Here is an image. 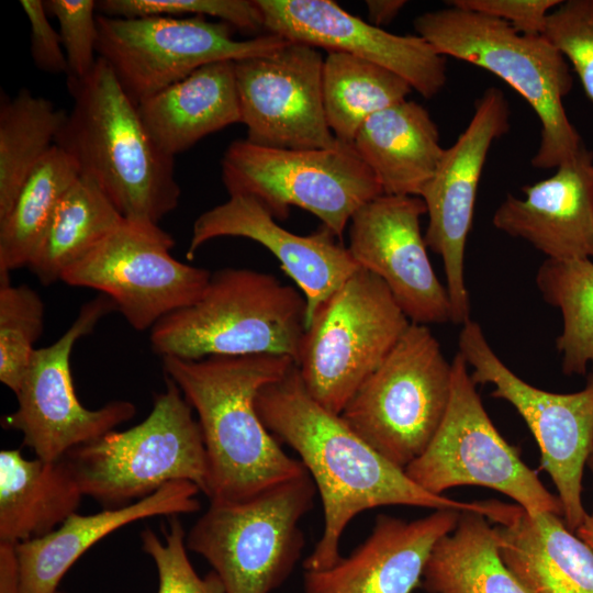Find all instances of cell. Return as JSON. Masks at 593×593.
Instances as JSON below:
<instances>
[{"label": "cell", "instance_id": "cell-1", "mask_svg": "<svg viewBox=\"0 0 593 593\" xmlns=\"http://www.w3.org/2000/svg\"><path fill=\"white\" fill-rule=\"evenodd\" d=\"M256 409L268 430L289 445L315 483L324 528L304 570H322L342 557L343 533L359 513L388 505L475 512L493 521L495 500L462 502L433 494L384 458L343 419L317 403L294 365L281 379L265 385Z\"/></svg>", "mask_w": 593, "mask_h": 593}, {"label": "cell", "instance_id": "cell-2", "mask_svg": "<svg viewBox=\"0 0 593 593\" xmlns=\"http://www.w3.org/2000/svg\"><path fill=\"white\" fill-rule=\"evenodd\" d=\"M172 380L197 412L208 459L210 502L247 500L303 473L256 409L258 392L294 365L282 355L210 356L199 360L161 357Z\"/></svg>", "mask_w": 593, "mask_h": 593}, {"label": "cell", "instance_id": "cell-3", "mask_svg": "<svg viewBox=\"0 0 593 593\" xmlns=\"http://www.w3.org/2000/svg\"><path fill=\"white\" fill-rule=\"evenodd\" d=\"M67 87L72 107L55 145L125 220L158 224L177 208L181 194L175 157L155 143L137 105L102 58L88 77L67 81Z\"/></svg>", "mask_w": 593, "mask_h": 593}, {"label": "cell", "instance_id": "cell-4", "mask_svg": "<svg viewBox=\"0 0 593 593\" xmlns=\"http://www.w3.org/2000/svg\"><path fill=\"white\" fill-rule=\"evenodd\" d=\"M302 292L276 276L248 268L211 273L201 296L150 331L160 357L282 355L296 362L305 332Z\"/></svg>", "mask_w": 593, "mask_h": 593}, {"label": "cell", "instance_id": "cell-5", "mask_svg": "<svg viewBox=\"0 0 593 593\" xmlns=\"http://www.w3.org/2000/svg\"><path fill=\"white\" fill-rule=\"evenodd\" d=\"M413 24L437 53L490 71L529 103L541 126L534 167L557 168L585 146L563 105L573 85L569 63L544 35L450 5L419 14Z\"/></svg>", "mask_w": 593, "mask_h": 593}, {"label": "cell", "instance_id": "cell-6", "mask_svg": "<svg viewBox=\"0 0 593 593\" xmlns=\"http://www.w3.org/2000/svg\"><path fill=\"white\" fill-rule=\"evenodd\" d=\"M154 395L148 416L125 430H111L64 458L86 496L105 508L125 506L170 482L194 483L208 494V459L193 409L178 385Z\"/></svg>", "mask_w": 593, "mask_h": 593}, {"label": "cell", "instance_id": "cell-7", "mask_svg": "<svg viewBox=\"0 0 593 593\" xmlns=\"http://www.w3.org/2000/svg\"><path fill=\"white\" fill-rule=\"evenodd\" d=\"M317 493L307 471L243 501L210 502L186 536L221 580L224 593H271L301 557L300 521Z\"/></svg>", "mask_w": 593, "mask_h": 593}, {"label": "cell", "instance_id": "cell-8", "mask_svg": "<svg viewBox=\"0 0 593 593\" xmlns=\"http://www.w3.org/2000/svg\"><path fill=\"white\" fill-rule=\"evenodd\" d=\"M452 366L427 325L411 323L340 416L366 443L405 469L427 448L446 414Z\"/></svg>", "mask_w": 593, "mask_h": 593}, {"label": "cell", "instance_id": "cell-9", "mask_svg": "<svg viewBox=\"0 0 593 593\" xmlns=\"http://www.w3.org/2000/svg\"><path fill=\"white\" fill-rule=\"evenodd\" d=\"M410 324L385 283L359 268L305 328L295 366L309 394L340 414Z\"/></svg>", "mask_w": 593, "mask_h": 593}, {"label": "cell", "instance_id": "cell-10", "mask_svg": "<svg viewBox=\"0 0 593 593\" xmlns=\"http://www.w3.org/2000/svg\"><path fill=\"white\" fill-rule=\"evenodd\" d=\"M221 167L230 195L256 198L276 220H286L291 206L306 210L339 240L354 213L383 193L354 146L344 143L283 149L238 139L224 152Z\"/></svg>", "mask_w": 593, "mask_h": 593}, {"label": "cell", "instance_id": "cell-11", "mask_svg": "<svg viewBox=\"0 0 593 593\" xmlns=\"http://www.w3.org/2000/svg\"><path fill=\"white\" fill-rule=\"evenodd\" d=\"M451 366V393L444 419L424 452L404 469L406 474L433 494L443 495L461 485L484 486L503 493L528 513L562 516L558 496L494 426L459 353Z\"/></svg>", "mask_w": 593, "mask_h": 593}, {"label": "cell", "instance_id": "cell-12", "mask_svg": "<svg viewBox=\"0 0 593 593\" xmlns=\"http://www.w3.org/2000/svg\"><path fill=\"white\" fill-rule=\"evenodd\" d=\"M458 347L472 368L473 382L492 384L491 395L508 402L527 424L540 450V466L558 492L562 518L575 533L589 516L582 502V480L593 443V370L577 392L536 388L500 359L471 318L462 325Z\"/></svg>", "mask_w": 593, "mask_h": 593}, {"label": "cell", "instance_id": "cell-13", "mask_svg": "<svg viewBox=\"0 0 593 593\" xmlns=\"http://www.w3.org/2000/svg\"><path fill=\"white\" fill-rule=\"evenodd\" d=\"M98 57L137 105L200 67L275 52L288 40L266 34L235 40L233 26L204 16L112 18L98 14Z\"/></svg>", "mask_w": 593, "mask_h": 593}, {"label": "cell", "instance_id": "cell-14", "mask_svg": "<svg viewBox=\"0 0 593 593\" xmlns=\"http://www.w3.org/2000/svg\"><path fill=\"white\" fill-rule=\"evenodd\" d=\"M172 236L158 224L123 222L61 281L112 299L127 323L142 332L166 315L194 303L211 273L176 259Z\"/></svg>", "mask_w": 593, "mask_h": 593}, {"label": "cell", "instance_id": "cell-15", "mask_svg": "<svg viewBox=\"0 0 593 593\" xmlns=\"http://www.w3.org/2000/svg\"><path fill=\"white\" fill-rule=\"evenodd\" d=\"M115 310L112 299L99 295L81 306L70 327L55 343L34 350L15 394L18 407L2 418V425L20 432L23 445L36 458L59 460L136 414V406L126 400L111 401L97 410L85 407L77 398L70 372V355L77 340L92 333Z\"/></svg>", "mask_w": 593, "mask_h": 593}, {"label": "cell", "instance_id": "cell-16", "mask_svg": "<svg viewBox=\"0 0 593 593\" xmlns=\"http://www.w3.org/2000/svg\"><path fill=\"white\" fill-rule=\"evenodd\" d=\"M323 64L316 47L291 41L269 54L234 61L248 142L283 149H333L342 144L326 121Z\"/></svg>", "mask_w": 593, "mask_h": 593}, {"label": "cell", "instance_id": "cell-17", "mask_svg": "<svg viewBox=\"0 0 593 593\" xmlns=\"http://www.w3.org/2000/svg\"><path fill=\"white\" fill-rule=\"evenodd\" d=\"M510 126V107L504 93L499 88H488L477 100L466 130L444 150L419 197L428 216L424 238L427 247L441 257L455 324L463 325L470 320L465 253L479 181L492 144Z\"/></svg>", "mask_w": 593, "mask_h": 593}, {"label": "cell", "instance_id": "cell-18", "mask_svg": "<svg viewBox=\"0 0 593 593\" xmlns=\"http://www.w3.org/2000/svg\"><path fill=\"white\" fill-rule=\"evenodd\" d=\"M422 198L380 194L349 222L348 250L360 268L379 277L411 323L452 322L448 291L437 278L421 232Z\"/></svg>", "mask_w": 593, "mask_h": 593}, {"label": "cell", "instance_id": "cell-19", "mask_svg": "<svg viewBox=\"0 0 593 593\" xmlns=\"http://www.w3.org/2000/svg\"><path fill=\"white\" fill-rule=\"evenodd\" d=\"M270 34L343 52L391 70L425 99L446 85V57L419 35H396L329 0H255Z\"/></svg>", "mask_w": 593, "mask_h": 593}, {"label": "cell", "instance_id": "cell-20", "mask_svg": "<svg viewBox=\"0 0 593 593\" xmlns=\"http://www.w3.org/2000/svg\"><path fill=\"white\" fill-rule=\"evenodd\" d=\"M244 237L270 250L283 271L305 298V328L317 310L360 267L337 237L322 226L309 235L294 234L280 226L269 210L256 198L230 195L197 217L187 258L211 239Z\"/></svg>", "mask_w": 593, "mask_h": 593}, {"label": "cell", "instance_id": "cell-21", "mask_svg": "<svg viewBox=\"0 0 593 593\" xmlns=\"http://www.w3.org/2000/svg\"><path fill=\"white\" fill-rule=\"evenodd\" d=\"M461 512L434 510L404 521L379 514L369 536L349 556L322 570H305L303 593H412L436 542L454 530Z\"/></svg>", "mask_w": 593, "mask_h": 593}, {"label": "cell", "instance_id": "cell-22", "mask_svg": "<svg viewBox=\"0 0 593 593\" xmlns=\"http://www.w3.org/2000/svg\"><path fill=\"white\" fill-rule=\"evenodd\" d=\"M507 193L492 223L552 260H593V153L583 146L549 178Z\"/></svg>", "mask_w": 593, "mask_h": 593}, {"label": "cell", "instance_id": "cell-23", "mask_svg": "<svg viewBox=\"0 0 593 593\" xmlns=\"http://www.w3.org/2000/svg\"><path fill=\"white\" fill-rule=\"evenodd\" d=\"M200 489L192 482H170L138 501L99 513H74L51 534L15 544L21 593H57L77 560L111 533L141 519L199 511Z\"/></svg>", "mask_w": 593, "mask_h": 593}, {"label": "cell", "instance_id": "cell-24", "mask_svg": "<svg viewBox=\"0 0 593 593\" xmlns=\"http://www.w3.org/2000/svg\"><path fill=\"white\" fill-rule=\"evenodd\" d=\"M493 530L502 560L528 593H593V549L561 515L508 504Z\"/></svg>", "mask_w": 593, "mask_h": 593}, {"label": "cell", "instance_id": "cell-25", "mask_svg": "<svg viewBox=\"0 0 593 593\" xmlns=\"http://www.w3.org/2000/svg\"><path fill=\"white\" fill-rule=\"evenodd\" d=\"M353 146L384 194L412 197H421L445 150L429 112L407 99L367 119Z\"/></svg>", "mask_w": 593, "mask_h": 593}, {"label": "cell", "instance_id": "cell-26", "mask_svg": "<svg viewBox=\"0 0 593 593\" xmlns=\"http://www.w3.org/2000/svg\"><path fill=\"white\" fill-rule=\"evenodd\" d=\"M158 147L169 156L203 137L240 123L234 61L204 65L137 104Z\"/></svg>", "mask_w": 593, "mask_h": 593}, {"label": "cell", "instance_id": "cell-27", "mask_svg": "<svg viewBox=\"0 0 593 593\" xmlns=\"http://www.w3.org/2000/svg\"><path fill=\"white\" fill-rule=\"evenodd\" d=\"M83 493L65 458L26 459L21 449L0 451V541L42 538L77 513Z\"/></svg>", "mask_w": 593, "mask_h": 593}, {"label": "cell", "instance_id": "cell-28", "mask_svg": "<svg viewBox=\"0 0 593 593\" xmlns=\"http://www.w3.org/2000/svg\"><path fill=\"white\" fill-rule=\"evenodd\" d=\"M421 588L428 593H528L500 556L493 527L461 512L454 530L434 546Z\"/></svg>", "mask_w": 593, "mask_h": 593}, {"label": "cell", "instance_id": "cell-29", "mask_svg": "<svg viewBox=\"0 0 593 593\" xmlns=\"http://www.w3.org/2000/svg\"><path fill=\"white\" fill-rule=\"evenodd\" d=\"M123 220L101 188L80 175L57 205L27 268L44 286L61 280Z\"/></svg>", "mask_w": 593, "mask_h": 593}, {"label": "cell", "instance_id": "cell-30", "mask_svg": "<svg viewBox=\"0 0 593 593\" xmlns=\"http://www.w3.org/2000/svg\"><path fill=\"white\" fill-rule=\"evenodd\" d=\"M323 103L334 136L353 145L363 122L406 100V80L377 64L343 52H327L322 74Z\"/></svg>", "mask_w": 593, "mask_h": 593}, {"label": "cell", "instance_id": "cell-31", "mask_svg": "<svg viewBox=\"0 0 593 593\" xmlns=\"http://www.w3.org/2000/svg\"><path fill=\"white\" fill-rule=\"evenodd\" d=\"M75 160L54 145L32 170L0 220V282L29 261L60 200L79 178Z\"/></svg>", "mask_w": 593, "mask_h": 593}, {"label": "cell", "instance_id": "cell-32", "mask_svg": "<svg viewBox=\"0 0 593 593\" xmlns=\"http://www.w3.org/2000/svg\"><path fill=\"white\" fill-rule=\"evenodd\" d=\"M67 112L21 88L0 97V220L10 211L23 183L55 145Z\"/></svg>", "mask_w": 593, "mask_h": 593}, {"label": "cell", "instance_id": "cell-33", "mask_svg": "<svg viewBox=\"0 0 593 593\" xmlns=\"http://www.w3.org/2000/svg\"><path fill=\"white\" fill-rule=\"evenodd\" d=\"M535 281L542 299L561 313L556 347L563 374L586 376L593 370V260L546 259Z\"/></svg>", "mask_w": 593, "mask_h": 593}, {"label": "cell", "instance_id": "cell-34", "mask_svg": "<svg viewBox=\"0 0 593 593\" xmlns=\"http://www.w3.org/2000/svg\"><path fill=\"white\" fill-rule=\"evenodd\" d=\"M44 326V303L26 284L0 282V381L18 393Z\"/></svg>", "mask_w": 593, "mask_h": 593}, {"label": "cell", "instance_id": "cell-35", "mask_svg": "<svg viewBox=\"0 0 593 593\" xmlns=\"http://www.w3.org/2000/svg\"><path fill=\"white\" fill-rule=\"evenodd\" d=\"M97 11L112 18L209 15L244 32L265 30L255 0H101Z\"/></svg>", "mask_w": 593, "mask_h": 593}, {"label": "cell", "instance_id": "cell-36", "mask_svg": "<svg viewBox=\"0 0 593 593\" xmlns=\"http://www.w3.org/2000/svg\"><path fill=\"white\" fill-rule=\"evenodd\" d=\"M179 517L168 516L164 541L152 529L141 533L142 549L157 569L158 593H224L215 572L201 578L192 567L187 555V534Z\"/></svg>", "mask_w": 593, "mask_h": 593}, {"label": "cell", "instance_id": "cell-37", "mask_svg": "<svg viewBox=\"0 0 593 593\" xmlns=\"http://www.w3.org/2000/svg\"><path fill=\"white\" fill-rule=\"evenodd\" d=\"M542 35L563 55L593 103V0H567L547 16Z\"/></svg>", "mask_w": 593, "mask_h": 593}, {"label": "cell", "instance_id": "cell-38", "mask_svg": "<svg viewBox=\"0 0 593 593\" xmlns=\"http://www.w3.org/2000/svg\"><path fill=\"white\" fill-rule=\"evenodd\" d=\"M44 4L47 13L59 24V35L68 65L67 81L85 79L99 58L97 1L46 0Z\"/></svg>", "mask_w": 593, "mask_h": 593}, {"label": "cell", "instance_id": "cell-39", "mask_svg": "<svg viewBox=\"0 0 593 593\" xmlns=\"http://www.w3.org/2000/svg\"><path fill=\"white\" fill-rule=\"evenodd\" d=\"M447 5L502 20L516 31L542 35L548 14L560 0H450Z\"/></svg>", "mask_w": 593, "mask_h": 593}, {"label": "cell", "instance_id": "cell-40", "mask_svg": "<svg viewBox=\"0 0 593 593\" xmlns=\"http://www.w3.org/2000/svg\"><path fill=\"white\" fill-rule=\"evenodd\" d=\"M20 4L30 23L31 56L35 66L44 72L67 75L68 65L61 38L48 21L44 1L21 0Z\"/></svg>", "mask_w": 593, "mask_h": 593}, {"label": "cell", "instance_id": "cell-41", "mask_svg": "<svg viewBox=\"0 0 593 593\" xmlns=\"http://www.w3.org/2000/svg\"><path fill=\"white\" fill-rule=\"evenodd\" d=\"M0 593H21L15 544L7 541H0Z\"/></svg>", "mask_w": 593, "mask_h": 593}, {"label": "cell", "instance_id": "cell-42", "mask_svg": "<svg viewBox=\"0 0 593 593\" xmlns=\"http://www.w3.org/2000/svg\"><path fill=\"white\" fill-rule=\"evenodd\" d=\"M406 4L404 0H367L366 7L371 24L381 27L390 24Z\"/></svg>", "mask_w": 593, "mask_h": 593}, {"label": "cell", "instance_id": "cell-43", "mask_svg": "<svg viewBox=\"0 0 593 593\" xmlns=\"http://www.w3.org/2000/svg\"><path fill=\"white\" fill-rule=\"evenodd\" d=\"M575 534L593 549V516L589 514L585 521L578 527Z\"/></svg>", "mask_w": 593, "mask_h": 593}, {"label": "cell", "instance_id": "cell-44", "mask_svg": "<svg viewBox=\"0 0 593 593\" xmlns=\"http://www.w3.org/2000/svg\"><path fill=\"white\" fill-rule=\"evenodd\" d=\"M586 466L589 467V469H590V470L592 471V473H593V443H592V449H591V454H590V456H589Z\"/></svg>", "mask_w": 593, "mask_h": 593}, {"label": "cell", "instance_id": "cell-45", "mask_svg": "<svg viewBox=\"0 0 593 593\" xmlns=\"http://www.w3.org/2000/svg\"><path fill=\"white\" fill-rule=\"evenodd\" d=\"M590 515H592V516H593V502H592V513H591Z\"/></svg>", "mask_w": 593, "mask_h": 593}, {"label": "cell", "instance_id": "cell-46", "mask_svg": "<svg viewBox=\"0 0 593 593\" xmlns=\"http://www.w3.org/2000/svg\"><path fill=\"white\" fill-rule=\"evenodd\" d=\"M57 593H63V592H59V591H58Z\"/></svg>", "mask_w": 593, "mask_h": 593}]
</instances>
